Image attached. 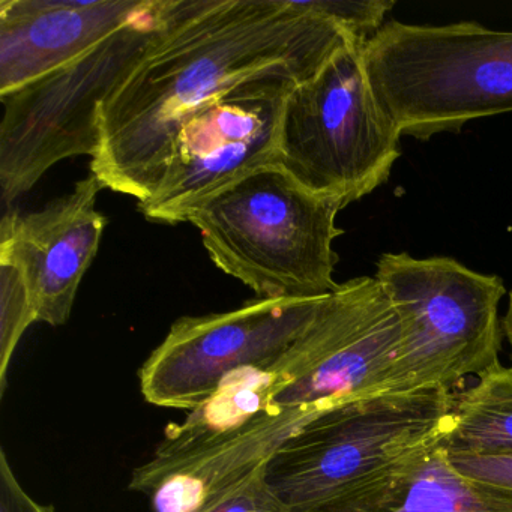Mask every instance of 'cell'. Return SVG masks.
Listing matches in <instances>:
<instances>
[{
  "instance_id": "cell-1",
  "label": "cell",
  "mask_w": 512,
  "mask_h": 512,
  "mask_svg": "<svg viewBox=\"0 0 512 512\" xmlns=\"http://www.w3.org/2000/svg\"><path fill=\"white\" fill-rule=\"evenodd\" d=\"M368 26L352 0H169L157 40L101 106L92 175L145 202L194 113L253 80L305 82L341 47L367 43Z\"/></svg>"
},
{
  "instance_id": "cell-2",
  "label": "cell",
  "mask_w": 512,
  "mask_h": 512,
  "mask_svg": "<svg viewBox=\"0 0 512 512\" xmlns=\"http://www.w3.org/2000/svg\"><path fill=\"white\" fill-rule=\"evenodd\" d=\"M341 209L272 164L203 200L187 223L199 229L212 262L257 298L316 299L338 287Z\"/></svg>"
},
{
  "instance_id": "cell-3",
  "label": "cell",
  "mask_w": 512,
  "mask_h": 512,
  "mask_svg": "<svg viewBox=\"0 0 512 512\" xmlns=\"http://www.w3.org/2000/svg\"><path fill=\"white\" fill-rule=\"evenodd\" d=\"M362 56L374 95L400 136L430 140L512 112V32L476 22L391 20Z\"/></svg>"
},
{
  "instance_id": "cell-4",
  "label": "cell",
  "mask_w": 512,
  "mask_h": 512,
  "mask_svg": "<svg viewBox=\"0 0 512 512\" xmlns=\"http://www.w3.org/2000/svg\"><path fill=\"white\" fill-rule=\"evenodd\" d=\"M169 0H152L130 25L70 64L0 95V191L5 208L67 158H94L100 110L160 35Z\"/></svg>"
},
{
  "instance_id": "cell-5",
  "label": "cell",
  "mask_w": 512,
  "mask_h": 512,
  "mask_svg": "<svg viewBox=\"0 0 512 512\" xmlns=\"http://www.w3.org/2000/svg\"><path fill=\"white\" fill-rule=\"evenodd\" d=\"M374 278L400 326L395 391L446 388L500 364L505 283L452 257L383 253Z\"/></svg>"
},
{
  "instance_id": "cell-6",
  "label": "cell",
  "mask_w": 512,
  "mask_h": 512,
  "mask_svg": "<svg viewBox=\"0 0 512 512\" xmlns=\"http://www.w3.org/2000/svg\"><path fill=\"white\" fill-rule=\"evenodd\" d=\"M364 46L346 44L293 86L281 116V166L343 208L385 184L400 157L401 136L371 88Z\"/></svg>"
},
{
  "instance_id": "cell-7",
  "label": "cell",
  "mask_w": 512,
  "mask_h": 512,
  "mask_svg": "<svg viewBox=\"0 0 512 512\" xmlns=\"http://www.w3.org/2000/svg\"><path fill=\"white\" fill-rule=\"evenodd\" d=\"M452 392L421 388L337 404L275 452L266 481L287 508L319 502L446 433Z\"/></svg>"
},
{
  "instance_id": "cell-8",
  "label": "cell",
  "mask_w": 512,
  "mask_h": 512,
  "mask_svg": "<svg viewBox=\"0 0 512 512\" xmlns=\"http://www.w3.org/2000/svg\"><path fill=\"white\" fill-rule=\"evenodd\" d=\"M400 326L374 277L338 284L314 319L272 365L274 406H337L395 391Z\"/></svg>"
},
{
  "instance_id": "cell-9",
  "label": "cell",
  "mask_w": 512,
  "mask_h": 512,
  "mask_svg": "<svg viewBox=\"0 0 512 512\" xmlns=\"http://www.w3.org/2000/svg\"><path fill=\"white\" fill-rule=\"evenodd\" d=\"M295 85L286 76L253 80L194 113L173 140L154 194L139 203L146 220L187 223L212 194L280 164L281 116Z\"/></svg>"
},
{
  "instance_id": "cell-10",
  "label": "cell",
  "mask_w": 512,
  "mask_h": 512,
  "mask_svg": "<svg viewBox=\"0 0 512 512\" xmlns=\"http://www.w3.org/2000/svg\"><path fill=\"white\" fill-rule=\"evenodd\" d=\"M322 301L257 298L236 310L181 317L140 367L143 398L154 406L191 410L235 371L272 367Z\"/></svg>"
},
{
  "instance_id": "cell-11",
  "label": "cell",
  "mask_w": 512,
  "mask_h": 512,
  "mask_svg": "<svg viewBox=\"0 0 512 512\" xmlns=\"http://www.w3.org/2000/svg\"><path fill=\"white\" fill-rule=\"evenodd\" d=\"M97 176L74 185L71 193L38 211L5 212L0 223V259L22 271L38 320L65 325L80 283L100 248L107 220L97 209L103 190Z\"/></svg>"
},
{
  "instance_id": "cell-12",
  "label": "cell",
  "mask_w": 512,
  "mask_h": 512,
  "mask_svg": "<svg viewBox=\"0 0 512 512\" xmlns=\"http://www.w3.org/2000/svg\"><path fill=\"white\" fill-rule=\"evenodd\" d=\"M152 0H0V95L89 52Z\"/></svg>"
},
{
  "instance_id": "cell-13",
  "label": "cell",
  "mask_w": 512,
  "mask_h": 512,
  "mask_svg": "<svg viewBox=\"0 0 512 512\" xmlns=\"http://www.w3.org/2000/svg\"><path fill=\"white\" fill-rule=\"evenodd\" d=\"M442 436L319 502L287 512H512L511 493L467 481L452 469Z\"/></svg>"
},
{
  "instance_id": "cell-14",
  "label": "cell",
  "mask_w": 512,
  "mask_h": 512,
  "mask_svg": "<svg viewBox=\"0 0 512 512\" xmlns=\"http://www.w3.org/2000/svg\"><path fill=\"white\" fill-rule=\"evenodd\" d=\"M334 406H274L176 467L151 494L155 512H208L238 490L308 422Z\"/></svg>"
},
{
  "instance_id": "cell-15",
  "label": "cell",
  "mask_w": 512,
  "mask_h": 512,
  "mask_svg": "<svg viewBox=\"0 0 512 512\" xmlns=\"http://www.w3.org/2000/svg\"><path fill=\"white\" fill-rule=\"evenodd\" d=\"M277 374L271 367H247L223 380L217 391L164 428L163 440L146 463L133 470L131 491L151 496L176 467L241 431L274 407Z\"/></svg>"
},
{
  "instance_id": "cell-16",
  "label": "cell",
  "mask_w": 512,
  "mask_h": 512,
  "mask_svg": "<svg viewBox=\"0 0 512 512\" xmlns=\"http://www.w3.org/2000/svg\"><path fill=\"white\" fill-rule=\"evenodd\" d=\"M442 443L449 454L512 452V365H496L469 388L452 392Z\"/></svg>"
},
{
  "instance_id": "cell-17",
  "label": "cell",
  "mask_w": 512,
  "mask_h": 512,
  "mask_svg": "<svg viewBox=\"0 0 512 512\" xmlns=\"http://www.w3.org/2000/svg\"><path fill=\"white\" fill-rule=\"evenodd\" d=\"M35 322L40 320L22 271L11 260L0 259V395L7 388L14 352Z\"/></svg>"
},
{
  "instance_id": "cell-18",
  "label": "cell",
  "mask_w": 512,
  "mask_h": 512,
  "mask_svg": "<svg viewBox=\"0 0 512 512\" xmlns=\"http://www.w3.org/2000/svg\"><path fill=\"white\" fill-rule=\"evenodd\" d=\"M448 454L452 469L467 481L512 494V452L503 454Z\"/></svg>"
},
{
  "instance_id": "cell-19",
  "label": "cell",
  "mask_w": 512,
  "mask_h": 512,
  "mask_svg": "<svg viewBox=\"0 0 512 512\" xmlns=\"http://www.w3.org/2000/svg\"><path fill=\"white\" fill-rule=\"evenodd\" d=\"M266 467H260L238 490L208 512H287V505L266 481Z\"/></svg>"
},
{
  "instance_id": "cell-20",
  "label": "cell",
  "mask_w": 512,
  "mask_h": 512,
  "mask_svg": "<svg viewBox=\"0 0 512 512\" xmlns=\"http://www.w3.org/2000/svg\"><path fill=\"white\" fill-rule=\"evenodd\" d=\"M0 512H56L55 506L37 502L25 490L4 448L0 449Z\"/></svg>"
},
{
  "instance_id": "cell-21",
  "label": "cell",
  "mask_w": 512,
  "mask_h": 512,
  "mask_svg": "<svg viewBox=\"0 0 512 512\" xmlns=\"http://www.w3.org/2000/svg\"><path fill=\"white\" fill-rule=\"evenodd\" d=\"M502 329L503 335L508 340L509 346H511V358H512V290L509 293L508 308H506L505 316L502 317Z\"/></svg>"
}]
</instances>
